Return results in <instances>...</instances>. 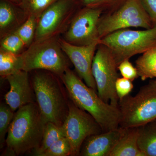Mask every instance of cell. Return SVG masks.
I'll return each mask as SVG.
<instances>
[{"label":"cell","instance_id":"ac0fdd59","mask_svg":"<svg viewBox=\"0 0 156 156\" xmlns=\"http://www.w3.org/2000/svg\"><path fill=\"white\" fill-rule=\"evenodd\" d=\"M135 64L138 76L142 81L156 78V48L143 53Z\"/></svg>","mask_w":156,"mask_h":156},{"label":"cell","instance_id":"44dd1931","mask_svg":"<svg viewBox=\"0 0 156 156\" xmlns=\"http://www.w3.org/2000/svg\"><path fill=\"white\" fill-rule=\"evenodd\" d=\"M57 0H21L20 7L27 16L38 18L48 7Z\"/></svg>","mask_w":156,"mask_h":156},{"label":"cell","instance_id":"7a4b0ae2","mask_svg":"<svg viewBox=\"0 0 156 156\" xmlns=\"http://www.w3.org/2000/svg\"><path fill=\"white\" fill-rule=\"evenodd\" d=\"M47 123L37 103L17 110L6 138L7 154L18 156L38 148Z\"/></svg>","mask_w":156,"mask_h":156},{"label":"cell","instance_id":"9a60e30c","mask_svg":"<svg viewBox=\"0 0 156 156\" xmlns=\"http://www.w3.org/2000/svg\"><path fill=\"white\" fill-rule=\"evenodd\" d=\"M27 17L19 6L9 0H1L0 39L17 30Z\"/></svg>","mask_w":156,"mask_h":156},{"label":"cell","instance_id":"8992f818","mask_svg":"<svg viewBox=\"0 0 156 156\" xmlns=\"http://www.w3.org/2000/svg\"><path fill=\"white\" fill-rule=\"evenodd\" d=\"M121 113L119 127H139L156 119V81L143 86L135 96L127 95L119 101Z\"/></svg>","mask_w":156,"mask_h":156},{"label":"cell","instance_id":"f546056e","mask_svg":"<svg viewBox=\"0 0 156 156\" xmlns=\"http://www.w3.org/2000/svg\"><path fill=\"white\" fill-rule=\"evenodd\" d=\"M13 3H14L15 5H17L19 6L21 3V0H9Z\"/></svg>","mask_w":156,"mask_h":156},{"label":"cell","instance_id":"603a6c76","mask_svg":"<svg viewBox=\"0 0 156 156\" xmlns=\"http://www.w3.org/2000/svg\"><path fill=\"white\" fill-rule=\"evenodd\" d=\"M84 7L100 9L102 14L112 13L127 0H79Z\"/></svg>","mask_w":156,"mask_h":156},{"label":"cell","instance_id":"83f0119b","mask_svg":"<svg viewBox=\"0 0 156 156\" xmlns=\"http://www.w3.org/2000/svg\"><path fill=\"white\" fill-rule=\"evenodd\" d=\"M118 69L123 77L128 79L132 82L139 77L136 68L133 66L129 61V59H126L121 62L118 66Z\"/></svg>","mask_w":156,"mask_h":156},{"label":"cell","instance_id":"ba28073f","mask_svg":"<svg viewBox=\"0 0 156 156\" xmlns=\"http://www.w3.org/2000/svg\"><path fill=\"white\" fill-rule=\"evenodd\" d=\"M80 5L79 0H57L53 3L38 18L34 41L63 34L80 9Z\"/></svg>","mask_w":156,"mask_h":156},{"label":"cell","instance_id":"d4e9b609","mask_svg":"<svg viewBox=\"0 0 156 156\" xmlns=\"http://www.w3.org/2000/svg\"><path fill=\"white\" fill-rule=\"evenodd\" d=\"M15 112L13 111L6 103L0 105V144L1 147L6 141V136L8 134L9 127L13 118Z\"/></svg>","mask_w":156,"mask_h":156},{"label":"cell","instance_id":"d6986e66","mask_svg":"<svg viewBox=\"0 0 156 156\" xmlns=\"http://www.w3.org/2000/svg\"><path fill=\"white\" fill-rule=\"evenodd\" d=\"M64 136L62 126L48 122L45 126L41 143L38 148L33 151V154L34 156H40L54 143Z\"/></svg>","mask_w":156,"mask_h":156},{"label":"cell","instance_id":"8fae6325","mask_svg":"<svg viewBox=\"0 0 156 156\" xmlns=\"http://www.w3.org/2000/svg\"><path fill=\"white\" fill-rule=\"evenodd\" d=\"M102 14L100 9L84 6L80 8L62 34V38L77 46H86L96 42L100 43L98 26Z\"/></svg>","mask_w":156,"mask_h":156},{"label":"cell","instance_id":"5b68a950","mask_svg":"<svg viewBox=\"0 0 156 156\" xmlns=\"http://www.w3.org/2000/svg\"><path fill=\"white\" fill-rule=\"evenodd\" d=\"M99 44L111 50L118 66L124 60L156 48V27L143 30H119L101 39Z\"/></svg>","mask_w":156,"mask_h":156},{"label":"cell","instance_id":"7402d4cb","mask_svg":"<svg viewBox=\"0 0 156 156\" xmlns=\"http://www.w3.org/2000/svg\"><path fill=\"white\" fill-rule=\"evenodd\" d=\"M37 17L29 16L15 31L24 42L26 47L28 48L34 41L37 23Z\"/></svg>","mask_w":156,"mask_h":156},{"label":"cell","instance_id":"30bf717a","mask_svg":"<svg viewBox=\"0 0 156 156\" xmlns=\"http://www.w3.org/2000/svg\"><path fill=\"white\" fill-rule=\"evenodd\" d=\"M68 105V112L62 127L65 136L70 144L71 156H79L85 140L103 131L90 114L79 108L70 99Z\"/></svg>","mask_w":156,"mask_h":156},{"label":"cell","instance_id":"ffe728a7","mask_svg":"<svg viewBox=\"0 0 156 156\" xmlns=\"http://www.w3.org/2000/svg\"><path fill=\"white\" fill-rule=\"evenodd\" d=\"M22 70L21 54H14L0 49V76H8Z\"/></svg>","mask_w":156,"mask_h":156},{"label":"cell","instance_id":"2e32d148","mask_svg":"<svg viewBox=\"0 0 156 156\" xmlns=\"http://www.w3.org/2000/svg\"><path fill=\"white\" fill-rule=\"evenodd\" d=\"M139 127L127 128L109 156H144L138 146Z\"/></svg>","mask_w":156,"mask_h":156},{"label":"cell","instance_id":"6da1fadb","mask_svg":"<svg viewBox=\"0 0 156 156\" xmlns=\"http://www.w3.org/2000/svg\"><path fill=\"white\" fill-rule=\"evenodd\" d=\"M59 77L70 99L79 108L90 114L103 132L119 127L121 113L119 107L105 102L97 92L88 87L69 68Z\"/></svg>","mask_w":156,"mask_h":156},{"label":"cell","instance_id":"cb8c5ba5","mask_svg":"<svg viewBox=\"0 0 156 156\" xmlns=\"http://www.w3.org/2000/svg\"><path fill=\"white\" fill-rule=\"evenodd\" d=\"M0 46V49L16 54H21L23 52V49L26 48L15 31L1 38Z\"/></svg>","mask_w":156,"mask_h":156},{"label":"cell","instance_id":"e0dca14e","mask_svg":"<svg viewBox=\"0 0 156 156\" xmlns=\"http://www.w3.org/2000/svg\"><path fill=\"white\" fill-rule=\"evenodd\" d=\"M139 128L140 149L144 156H156V119Z\"/></svg>","mask_w":156,"mask_h":156},{"label":"cell","instance_id":"f1b7e54d","mask_svg":"<svg viewBox=\"0 0 156 156\" xmlns=\"http://www.w3.org/2000/svg\"><path fill=\"white\" fill-rule=\"evenodd\" d=\"M149 16L153 27H156V0H141Z\"/></svg>","mask_w":156,"mask_h":156},{"label":"cell","instance_id":"4fadbf2b","mask_svg":"<svg viewBox=\"0 0 156 156\" xmlns=\"http://www.w3.org/2000/svg\"><path fill=\"white\" fill-rule=\"evenodd\" d=\"M5 78L10 87L5 95V100L13 111L28 104L37 103L29 72L20 70Z\"/></svg>","mask_w":156,"mask_h":156},{"label":"cell","instance_id":"484cf974","mask_svg":"<svg viewBox=\"0 0 156 156\" xmlns=\"http://www.w3.org/2000/svg\"><path fill=\"white\" fill-rule=\"evenodd\" d=\"M71 152L70 144L64 136L54 143L40 156H71Z\"/></svg>","mask_w":156,"mask_h":156},{"label":"cell","instance_id":"4dcf8cb0","mask_svg":"<svg viewBox=\"0 0 156 156\" xmlns=\"http://www.w3.org/2000/svg\"></svg>","mask_w":156,"mask_h":156},{"label":"cell","instance_id":"4316f807","mask_svg":"<svg viewBox=\"0 0 156 156\" xmlns=\"http://www.w3.org/2000/svg\"><path fill=\"white\" fill-rule=\"evenodd\" d=\"M133 88L134 85L132 81L123 77L118 78L116 81L115 90L119 100H122L129 95Z\"/></svg>","mask_w":156,"mask_h":156},{"label":"cell","instance_id":"277c9868","mask_svg":"<svg viewBox=\"0 0 156 156\" xmlns=\"http://www.w3.org/2000/svg\"><path fill=\"white\" fill-rule=\"evenodd\" d=\"M59 38L34 41L21 53L22 70H44L59 77L63 74L71 62L62 49Z\"/></svg>","mask_w":156,"mask_h":156},{"label":"cell","instance_id":"52a82bcc","mask_svg":"<svg viewBox=\"0 0 156 156\" xmlns=\"http://www.w3.org/2000/svg\"><path fill=\"white\" fill-rule=\"evenodd\" d=\"M130 27L153 28L141 0H127L112 13L102 14L98 26V36L101 40L116 31Z\"/></svg>","mask_w":156,"mask_h":156},{"label":"cell","instance_id":"3957f363","mask_svg":"<svg viewBox=\"0 0 156 156\" xmlns=\"http://www.w3.org/2000/svg\"><path fill=\"white\" fill-rule=\"evenodd\" d=\"M34 71L31 82L41 113L47 122L62 126L68 112L69 100L58 76L44 70Z\"/></svg>","mask_w":156,"mask_h":156},{"label":"cell","instance_id":"5bb4252c","mask_svg":"<svg viewBox=\"0 0 156 156\" xmlns=\"http://www.w3.org/2000/svg\"><path fill=\"white\" fill-rule=\"evenodd\" d=\"M126 130V129L119 127L89 136L82 145L80 155L109 156Z\"/></svg>","mask_w":156,"mask_h":156},{"label":"cell","instance_id":"9c48e42d","mask_svg":"<svg viewBox=\"0 0 156 156\" xmlns=\"http://www.w3.org/2000/svg\"><path fill=\"white\" fill-rule=\"evenodd\" d=\"M118 69L111 50L105 45L99 44L92 65L98 94L105 102L117 107L119 100L115 90L116 81L119 78Z\"/></svg>","mask_w":156,"mask_h":156},{"label":"cell","instance_id":"7c38bea8","mask_svg":"<svg viewBox=\"0 0 156 156\" xmlns=\"http://www.w3.org/2000/svg\"><path fill=\"white\" fill-rule=\"evenodd\" d=\"M62 49L75 69L78 76L88 87L97 92L96 83L92 73L93 58L99 42L86 46H77L59 38Z\"/></svg>","mask_w":156,"mask_h":156}]
</instances>
